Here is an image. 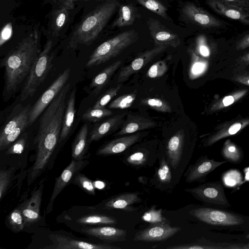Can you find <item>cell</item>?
Wrapping results in <instances>:
<instances>
[{
	"instance_id": "cell-41",
	"label": "cell",
	"mask_w": 249,
	"mask_h": 249,
	"mask_svg": "<svg viewBox=\"0 0 249 249\" xmlns=\"http://www.w3.org/2000/svg\"><path fill=\"white\" fill-rule=\"evenodd\" d=\"M225 248V247H217L208 245L204 243L201 241H199L189 244L171 246L166 248L167 249H218Z\"/></svg>"
},
{
	"instance_id": "cell-3",
	"label": "cell",
	"mask_w": 249,
	"mask_h": 249,
	"mask_svg": "<svg viewBox=\"0 0 249 249\" xmlns=\"http://www.w3.org/2000/svg\"><path fill=\"white\" fill-rule=\"evenodd\" d=\"M117 0H107L86 16L74 30L69 46L91 43L105 28L119 6Z\"/></svg>"
},
{
	"instance_id": "cell-34",
	"label": "cell",
	"mask_w": 249,
	"mask_h": 249,
	"mask_svg": "<svg viewBox=\"0 0 249 249\" xmlns=\"http://www.w3.org/2000/svg\"><path fill=\"white\" fill-rule=\"evenodd\" d=\"M112 114L113 112L111 110L106 108H94L91 107L88 109L83 114L82 119L91 122H97Z\"/></svg>"
},
{
	"instance_id": "cell-27",
	"label": "cell",
	"mask_w": 249,
	"mask_h": 249,
	"mask_svg": "<svg viewBox=\"0 0 249 249\" xmlns=\"http://www.w3.org/2000/svg\"><path fill=\"white\" fill-rule=\"evenodd\" d=\"M121 64L122 61L118 60L106 67L93 78L89 86L92 94H97L100 91Z\"/></svg>"
},
{
	"instance_id": "cell-55",
	"label": "cell",
	"mask_w": 249,
	"mask_h": 249,
	"mask_svg": "<svg viewBox=\"0 0 249 249\" xmlns=\"http://www.w3.org/2000/svg\"><path fill=\"white\" fill-rule=\"evenodd\" d=\"M238 82L243 84L249 86V77H240L237 80Z\"/></svg>"
},
{
	"instance_id": "cell-43",
	"label": "cell",
	"mask_w": 249,
	"mask_h": 249,
	"mask_svg": "<svg viewBox=\"0 0 249 249\" xmlns=\"http://www.w3.org/2000/svg\"><path fill=\"white\" fill-rule=\"evenodd\" d=\"M12 177V171L1 169L0 171V199L1 200L5 195Z\"/></svg>"
},
{
	"instance_id": "cell-5",
	"label": "cell",
	"mask_w": 249,
	"mask_h": 249,
	"mask_svg": "<svg viewBox=\"0 0 249 249\" xmlns=\"http://www.w3.org/2000/svg\"><path fill=\"white\" fill-rule=\"evenodd\" d=\"M52 46V40H48L35 61L21 92V101L34 95L51 70L53 58Z\"/></svg>"
},
{
	"instance_id": "cell-24",
	"label": "cell",
	"mask_w": 249,
	"mask_h": 249,
	"mask_svg": "<svg viewBox=\"0 0 249 249\" xmlns=\"http://www.w3.org/2000/svg\"><path fill=\"white\" fill-rule=\"evenodd\" d=\"M155 125V122L150 119L129 114L127 116V119L124 121L120 130L115 135L132 134L138 131L153 128Z\"/></svg>"
},
{
	"instance_id": "cell-45",
	"label": "cell",
	"mask_w": 249,
	"mask_h": 249,
	"mask_svg": "<svg viewBox=\"0 0 249 249\" xmlns=\"http://www.w3.org/2000/svg\"><path fill=\"white\" fill-rule=\"evenodd\" d=\"M147 160V156L142 152H135L126 159V162L133 165H142Z\"/></svg>"
},
{
	"instance_id": "cell-12",
	"label": "cell",
	"mask_w": 249,
	"mask_h": 249,
	"mask_svg": "<svg viewBox=\"0 0 249 249\" xmlns=\"http://www.w3.org/2000/svg\"><path fill=\"white\" fill-rule=\"evenodd\" d=\"M53 244L43 248L48 249H120L108 243L95 244L77 240L60 234H52Z\"/></svg>"
},
{
	"instance_id": "cell-10",
	"label": "cell",
	"mask_w": 249,
	"mask_h": 249,
	"mask_svg": "<svg viewBox=\"0 0 249 249\" xmlns=\"http://www.w3.org/2000/svg\"><path fill=\"white\" fill-rule=\"evenodd\" d=\"M89 163V161L86 159L76 160L72 159L60 176L56 178L53 191L47 208V213L52 211L53 202L58 195L66 186L71 183L76 174Z\"/></svg>"
},
{
	"instance_id": "cell-50",
	"label": "cell",
	"mask_w": 249,
	"mask_h": 249,
	"mask_svg": "<svg viewBox=\"0 0 249 249\" xmlns=\"http://www.w3.org/2000/svg\"><path fill=\"white\" fill-rule=\"evenodd\" d=\"M204 39L203 36H200L199 41V51L201 55L208 56L209 55V51L207 46L203 43Z\"/></svg>"
},
{
	"instance_id": "cell-49",
	"label": "cell",
	"mask_w": 249,
	"mask_h": 249,
	"mask_svg": "<svg viewBox=\"0 0 249 249\" xmlns=\"http://www.w3.org/2000/svg\"><path fill=\"white\" fill-rule=\"evenodd\" d=\"M244 93L242 94V93H238L237 95H228L226 97H225L221 102V105L219 107H228L231 105L232 103H234V102L236 100V99L238 98V97H240L241 96L242 94H243Z\"/></svg>"
},
{
	"instance_id": "cell-15",
	"label": "cell",
	"mask_w": 249,
	"mask_h": 249,
	"mask_svg": "<svg viewBox=\"0 0 249 249\" xmlns=\"http://www.w3.org/2000/svg\"><path fill=\"white\" fill-rule=\"evenodd\" d=\"M168 47L167 46H156L139 55L128 65L124 67L120 71L117 79L118 83L126 81L131 75L146 65L156 56L163 52Z\"/></svg>"
},
{
	"instance_id": "cell-53",
	"label": "cell",
	"mask_w": 249,
	"mask_h": 249,
	"mask_svg": "<svg viewBox=\"0 0 249 249\" xmlns=\"http://www.w3.org/2000/svg\"><path fill=\"white\" fill-rule=\"evenodd\" d=\"M76 0H61L62 5L67 7L70 10L73 8Z\"/></svg>"
},
{
	"instance_id": "cell-8",
	"label": "cell",
	"mask_w": 249,
	"mask_h": 249,
	"mask_svg": "<svg viewBox=\"0 0 249 249\" xmlns=\"http://www.w3.org/2000/svg\"><path fill=\"white\" fill-rule=\"evenodd\" d=\"M70 74V68L65 70L32 107L29 116V126L35 122L67 83Z\"/></svg>"
},
{
	"instance_id": "cell-28",
	"label": "cell",
	"mask_w": 249,
	"mask_h": 249,
	"mask_svg": "<svg viewBox=\"0 0 249 249\" xmlns=\"http://www.w3.org/2000/svg\"><path fill=\"white\" fill-rule=\"evenodd\" d=\"M75 223L83 227L101 225H114L117 221L114 217L100 213H89L75 219Z\"/></svg>"
},
{
	"instance_id": "cell-48",
	"label": "cell",
	"mask_w": 249,
	"mask_h": 249,
	"mask_svg": "<svg viewBox=\"0 0 249 249\" xmlns=\"http://www.w3.org/2000/svg\"><path fill=\"white\" fill-rule=\"evenodd\" d=\"M193 62L189 70V76L192 79H195L200 75L204 71L205 65L198 61Z\"/></svg>"
},
{
	"instance_id": "cell-46",
	"label": "cell",
	"mask_w": 249,
	"mask_h": 249,
	"mask_svg": "<svg viewBox=\"0 0 249 249\" xmlns=\"http://www.w3.org/2000/svg\"><path fill=\"white\" fill-rule=\"evenodd\" d=\"M223 3L249 13V1L247 0H219Z\"/></svg>"
},
{
	"instance_id": "cell-38",
	"label": "cell",
	"mask_w": 249,
	"mask_h": 249,
	"mask_svg": "<svg viewBox=\"0 0 249 249\" xmlns=\"http://www.w3.org/2000/svg\"><path fill=\"white\" fill-rule=\"evenodd\" d=\"M122 85L111 88L105 92L95 103L92 107L94 108H104L111 100L117 95L121 89Z\"/></svg>"
},
{
	"instance_id": "cell-29",
	"label": "cell",
	"mask_w": 249,
	"mask_h": 249,
	"mask_svg": "<svg viewBox=\"0 0 249 249\" xmlns=\"http://www.w3.org/2000/svg\"><path fill=\"white\" fill-rule=\"evenodd\" d=\"M136 18L134 8L129 4L123 5L120 7L119 16L113 23V26L122 28L133 24Z\"/></svg>"
},
{
	"instance_id": "cell-16",
	"label": "cell",
	"mask_w": 249,
	"mask_h": 249,
	"mask_svg": "<svg viewBox=\"0 0 249 249\" xmlns=\"http://www.w3.org/2000/svg\"><path fill=\"white\" fill-rule=\"evenodd\" d=\"M227 161H217L213 159H209L207 157H202L194 164L189 166L184 175L186 178L185 181L188 183L200 181L217 167Z\"/></svg>"
},
{
	"instance_id": "cell-18",
	"label": "cell",
	"mask_w": 249,
	"mask_h": 249,
	"mask_svg": "<svg viewBox=\"0 0 249 249\" xmlns=\"http://www.w3.org/2000/svg\"><path fill=\"white\" fill-rule=\"evenodd\" d=\"M82 233L96 237L107 243L122 242L126 240L127 232L121 229L110 226L83 227Z\"/></svg>"
},
{
	"instance_id": "cell-26",
	"label": "cell",
	"mask_w": 249,
	"mask_h": 249,
	"mask_svg": "<svg viewBox=\"0 0 249 249\" xmlns=\"http://www.w3.org/2000/svg\"><path fill=\"white\" fill-rule=\"evenodd\" d=\"M88 126L84 124L75 136L71 146V157L76 160L86 159L88 152L89 139Z\"/></svg>"
},
{
	"instance_id": "cell-57",
	"label": "cell",
	"mask_w": 249,
	"mask_h": 249,
	"mask_svg": "<svg viewBox=\"0 0 249 249\" xmlns=\"http://www.w3.org/2000/svg\"><path fill=\"white\" fill-rule=\"evenodd\" d=\"M240 249H249V243L245 246H243V247H240Z\"/></svg>"
},
{
	"instance_id": "cell-4",
	"label": "cell",
	"mask_w": 249,
	"mask_h": 249,
	"mask_svg": "<svg viewBox=\"0 0 249 249\" xmlns=\"http://www.w3.org/2000/svg\"><path fill=\"white\" fill-rule=\"evenodd\" d=\"M134 30L123 32L98 46L90 55L86 66H97L116 57L138 39Z\"/></svg>"
},
{
	"instance_id": "cell-37",
	"label": "cell",
	"mask_w": 249,
	"mask_h": 249,
	"mask_svg": "<svg viewBox=\"0 0 249 249\" xmlns=\"http://www.w3.org/2000/svg\"><path fill=\"white\" fill-rule=\"evenodd\" d=\"M141 103L143 105L162 112H170L172 108L170 104L166 101L157 98H147L141 100Z\"/></svg>"
},
{
	"instance_id": "cell-14",
	"label": "cell",
	"mask_w": 249,
	"mask_h": 249,
	"mask_svg": "<svg viewBox=\"0 0 249 249\" xmlns=\"http://www.w3.org/2000/svg\"><path fill=\"white\" fill-rule=\"evenodd\" d=\"M147 24L156 46H167L176 48L180 45L181 40L178 36L165 27L158 20L150 18Z\"/></svg>"
},
{
	"instance_id": "cell-33",
	"label": "cell",
	"mask_w": 249,
	"mask_h": 249,
	"mask_svg": "<svg viewBox=\"0 0 249 249\" xmlns=\"http://www.w3.org/2000/svg\"><path fill=\"white\" fill-rule=\"evenodd\" d=\"M149 11L165 19H168L167 8L158 0H136Z\"/></svg>"
},
{
	"instance_id": "cell-25",
	"label": "cell",
	"mask_w": 249,
	"mask_h": 249,
	"mask_svg": "<svg viewBox=\"0 0 249 249\" xmlns=\"http://www.w3.org/2000/svg\"><path fill=\"white\" fill-rule=\"evenodd\" d=\"M76 92V89L75 87H73L67 101L63 124L59 140V143L66 139L71 129L75 113Z\"/></svg>"
},
{
	"instance_id": "cell-51",
	"label": "cell",
	"mask_w": 249,
	"mask_h": 249,
	"mask_svg": "<svg viewBox=\"0 0 249 249\" xmlns=\"http://www.w3.org/2000/svg\"><path fill=\"white\" fill-rule=\"evenodd\" d=\"M249 47V34L244 36L236 45L238 50H244Z\"/></svg>"
},
{
	"instance_id": "cell-40",
	"label": "cell",
	"mask_w": 249,
	"mask_h": 249,
	"mask_svg": "<svg viewBox=\"0 0 249 249\" xmlns=\"http://www.w3.org/2000/svg\"><path fill=\"white\" fill-rule=\"evenodd\" d=\"M159 181L162 183H169L172 179L170 168L166 160L163 158L160 164L157 172Z\"/></svg>"
},
{
	"instance_id": "cell-23",
	"label": "cell",
	"mask_w": 249,
	"mask_h": 249,
	"mask_svg": "<svg viewBox=\"0 0 249 249\" xmlns=\"http://www.w3.org/2000/svg\"><path fill=\"white\" fill-rule=\"evenodd\" d=\"M207 3L216 13L249 25V13L228 6L219 0H208Z\"/></svg>"
},
{
	"instance_id": "cell-11",
	"label": "cell",
	"mask_w": 249,
	"mask_h": 249,
	"mask_svg": "<svg viewBox=\"0 0 249 249\" xmlns=\"http://www.w3.org/2000/svg\"><path fill=\"white\" fill-rule=\"evenodd\" d=\"M181 230L178 227H173L167 223H155L138 231L134 240L143 242H159L167 240Z\"/></svg>"
},
{
	"instance_id": "cell-9",
	"label": "cell",
	"mask_w": 249,
	"mask_h": 249,
	"mask_svg": "<svg viewBox=\"0 0 249 249\" xmlns=\"http://www.w3.org/2000/svg\"><path fill=\"white\" fill-rule=\"evenodd\" d=\"M185 191L206 203L224 207L230 206L220 182H208Z\"/></svg>"
},
{
	"instance_id": "cell-6",
	"label": "cell",
	"mask_w": 249,
	"mask_h": 249,
	"mask_svg": "<svg viewBox=\"0 0 249 249\" xmlns=\"http://www.w3.org/2000/svg\"><path fill=\"white\" fill-rule=\"evenodd\" d=\"M32 107L30 104L16 105L10 113L0 132V150L9 147L16 141L29 125Z\"/></svg>"
},
{
	"instance_id": "cell-31",
	"label": "cell",
	"mask_w": 249,
	"mask_h": 249,
	"mask_svg": "<svg viewBox=\"0 0 249 249\" xmlns=\"http://www.w3.org/2000/svg\"><path fill=\"white\" fill-rule=\"evenodd\" d=\"M222 155L228 161L239 163L243 159V154L241 150L230 141H227L223 147Z\"/></svg>"
},
{
	"instance_id": "cell-13",
	"label": "cell",
	"mask_w": 249,
	"mask_h": 249,
	"mask_svg": "<svg viewBox=\"0 0 249 249\" xmlns=\"http://www.w3.org/2000/svg\"><path fill=\"white\" fill-rule=\"evenodd\" d=\"M182 14L185 19L203 28H218L223 25L220 20L192 3L184 5Z\"/></svg>"
},
{
	"instance_id": "cell-39",
	"label": "cell",
	"mask_w": 249,
	"mask_h": 249,
	"mask_svg": "<svg viewBox=\"0 0 249 249\" xmlns=\"http://www.w3.org/2000/svg\"><path fill=\"white\" fill-rule=\"evenodd\" d=\"M27 134L24 133L20 138L15 141L6 151V154L13 155L21 154L24 150L27 143Z\"/></svg>"
},
{
	"instance_id": "cell-30",
	"label": "cell",
	"mask_w": 249,
	"mask_h": 249,
	"mask_svg": "<svg viewBox=\"0 0 249 249\" xmlns=\"http://www.w3.org/2000/svg\"><path fill=\"white\" fill-rule=\"evenodd\" d=\"M7 222L12 231L18 232L22 231L25 224L21 211L18 207L13 210L7 217Z\"/></svg>"
},
{
	"instance_id": "cell-22",
	"label": "cell",
	"mask_w": 249,
	"mask_h": 249,
	"mask_svg": "<svg viewBox=\"0 0 249 249\" xmlns=\"http://www.w3.org/2000/svg\"><path fill=\"white\" fill-rule=\"evenodd\" d=\"M125 115H116L96 125L90 132L89 142L98 141L116 130L123 123Z\"/></svg>"
},
{
	"instance_id": "cell-21",
	"label": "cell",
	"mask_w": 249,
	"mask_h": 249,
	"mask_svg": "<svg viewBox=\"0 0 249 249\" xmlns=\"http://www.w3.org/2000/svg\"><path fill=\"white\" fill-rule=\"evenodd\" d=\"M184 142L183 129L178 131L169 140L167 146L168 161L171 166L176 169L181 159Z\"/></svg>"
},
{
	"instance_id": "cell-36",
	"label": "cell",
	"mask_w": 249,
	"mask_h": 249,
	"mask_svg": "<svg viewBox=\"0 0 249 249\" xmlns=\"http://www.w3.org/2000/svg\"><path fill=\"white\" fill-rule=\"evenodd\" d=\"M136 93L133 92L122 95L113 101L108 105L110 108L124 109L132 106L135 100Z\"/></svg>"
},
{
	"instance_id": "cell-20",
	"label": "cell",
	"mask_w": 249,
	"mask_h": 249,
	"mask_svg": "<svg viewBox=\"0 0 249 249\" xmlns=\"http://www.w3.org/2000/svg\"><path fill=\"white\" fill-rule=\"evenodd\" d=\"M139 194L138 192L124 193L113 196L105 202L104 208L107 210L119 209L126 212L134 211L136 208L132 205L142 201Z\"/></svg>"
},
{
	"instance_id": "cell-2",
	"label": "cell",
	"mask_w": 249,
	"mask_h": 249,
	"mask_svg": "<svg viewBox=\"0 0 249 249\" xmlns=\"http://www.w3.org/2000/svg\"><path fill=\"white\" fill-rule=\"evenodd\" d=\"M41 52L38 32L34 30L22 39L1 60L4 68L3 99L8 100L28 77Z\"/></svg>"
},
{
	"instance_id": "cell-59",
	"label": "cell",
	"mask_w": 249,
	"mask_h": 249,
	"mask_svg": "<svg viewBox=\"0 0 249 249\" xmlns=\"http://www.w3.org/2000/svg\"><path fill=\"white\" fill-rule=\"evenodd\" d=\"M247 0L249 1V0Z\"/></svg>"
},
{
	"instance_id": "cell-1",
	"label": "cell",
	"mask_w": 249,
	"mask_h": 249,
	"mask_svg": "<svg viewBox=\"0 0 249 249\" xmlns=\"http://www.w3.org/2000/svg\"><path fill=\"white\" fill-rule=\"evenodd\" d=\"M70 86V84L67 83L41 114L35 139L36 158L29 172V184L36 180L47 168L59 142Z\"/></svg>"
},
{
	"instance_id": "cell-56",
	"label": "cell",
	"mask_w": 249,
	"mask_h": 249,
	"mask_svg": "<svg viewBox=\"0 0 249 249\" xmlns=\"http://www.w3.org/2000/svg\"><path fill=\"white\" fill-rule=\"evenodd\" d=\"M241 61L246 63H249V52L241 57Z\"/></svg>"
},
{
	"instance_id": "cell-19",
	"label": "cell",
	"mask_w": 249,
	"mask_h": 249,
	"mask_svg": "<svg viewBox=\"0 0 249 249\" xmlns=\"http://www.w3.org/2000/svg\"><path fill=\"white\" fill-rule=\"evenodd\" d=\"M140 138V133H136L113 140L99 148L96 154L107 156L122 153L137 142Z\"/></svg>"
},
{
	"instance_id": "cell-44",
	"label": "cell",
	"mask_w": 249,
	"mask_h": 249,
	"mask_svg": "<svg viewBox=\"0 0 249 249\" xmlns=\"http://www.w3.org/2000/svg\"><path fill=\"white\" fill-rule=\"evenodd\" d=\"M161 210H150L142 216V219L152 224L166 223V219L162 217Z\"/></svg>"
},
{
	"instance_id": "cell-52",
	"label": "cell",
	"mask_w": 249,
	"mask_h": 249,
	"mask_svg": "<svg viewBox=\"0 0 249 249\" xmlns=\"http://www.w3.org/2000/svg\"><path fill=\"white\" fill-rule=\"evenodd\" d=\"M241 126L240 123L234 124L228 129V133L231 135L236 134L241 129Z\"/></svg>"
},
{
	"instance_id": "cell-47",
	"label": "cell",
	"mask_w": 249,
	"mask_h": 249,
	"mask_svg": "<svg viewBox=\"0 0 249 249\" xmlns=\"http://www.w3.org/2000/svg\"><path fill=\"white\" fill-rule=\"evenodd\" d=\"M13 35V26L11 22L7 23L2 27L0 35V46L1 47L12 37Z\"/></svg>"
},
{
	"instance_id": "cell-42",
	"label": "cell",
	"mask_w": 249,
	"mask_h": 249,
	"mask_svg": "<svg viewBox=\"0 0 249 249\" xmlns=\"http://www.w3.org/2000/svg\"><path fill=\"white\" fill-rule=\"evenodd\" d=\"M167 70V66L164 61L160 60L155 62L148 69L147 75L151 78H155L163 75Z\"/></svg>"
},
{
	"instance_id": "cell-54",
	"label": "cell",
	"mask_w": 249,
	"mask_h": 249,
	"mask_svg": "<svg viewBox=\"0 0 249 249\" xmlns=\"http://www.w3.org/2000/svg\"><path fill=\"white\" fill-rule=\"evenodd\" d=\"M93 183L95 189H102L105 186L103 182L99 180L94 181H93Z\"/></svg>"
},
{
	"instance_id": "cell-32",
	"label": "cell",
	"mask_w": 249,
	"mask_h": 249,
	"mask_svg": "<svg viewBox=\"0 0 249 249\" xmlns=\"http://www.w3.org/2000/svg\"><path fill=\"white\" fill-rule=\"evenodd\" d=\"M71 183L77 185L89 195H95V188L93 181L84 174L79 172L73 178Z\"/></svg>"
},
{
	"instance_id": "cell-58",
	"label": "cell",
	"mask_w": 249,
	"mask_h": 249,
	"mask_svg": "<svg viewBox=\"0 0 249 249\" xmlns=\"http://www.w3.org/2000/svg\"><path fill=\"white\" fill-rule=\"evenodd\" d=\"M246 238L247 239H249V234L246 235Z\"/></svg>"
},
{
	"instance_id": "cell-7",
	"label": "cell",
	"mask_w": 249,
	"mask_h": 249,
	"mask_svg": "<svg viewBox=\"0 0 249 249\" xmlns=\"http://www.w3.org/2000/svg\"><path fill=\"white\" fill-rule=\"evenodd\" d=\"M189 213L206 224L219 226H236L242 224L244 219L239 215L228 212L210 208L193 209Z\"/></svg>"
},
{
	"instance_id": "cell-35",
	"label": "cell",
	"mask_w": 249,
	"mask_h": 249,
	"mask_svg": "<svg viewBox=\"0 0 249 249\" xmlns=\"http://www.w3.org/2000/svg\"><path fill=\"white\" fill-rule=\"evenodd\" d=\"M70 10L67 7L61 5V7L55 11L52 22V27L54 31H59L64 26L68 17Z\"/></svg>"
},
{
	"instance_id": "cell-17",
	"label": "cell",
	"mask_w": 249,
	"mask_h": 249,
	"mask_svg": "<svg viewBox=\"0 0 249 249\" xmlns=\"http://www.w3.org/2000/svg\"><path fill=\"white\" fill-rule=\"evenodd\" d=\"M43 184L41 183L34 191L31 197L19 205L26 226L37 222L40 216V207L42 201Z\"/></svg>"
}]
</instances>
